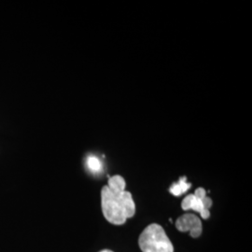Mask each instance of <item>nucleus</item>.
I'll return each instance as SVG.
<instances>
[{"label": "nucleus", "instance_id": "nucleus-8", "mask_svg": "<svg viewBox=\"0 0 252 252\" xmlns=\"http://www.w3.org/2000/svg\"><path fill=\"white\" fill-rule=\"evenodd\" d=\"M194 195L199 199L205 198L207 195H206V190L203 188H198V189L195 190L194 192Z\"/></svg>", "mask_w": 252, "mask_h": 252}, {"label": "nucleus", "instance_id": "nucleus-7", "mask_svg": "<svg viewBox=\"0 0 252 252\" xmlns=\"http://www.w3.org/2000/svg\"><path fill=\"white\" fill-rule=\"evenodd\" d=\"M87 163H88V167L93 172H99L101 170V168H102L101 162L96 157H94V156L89 157Z\"/></svg>", "mask_w": 252, "mask_h": 252}, {"label": "nucleus", "instance_id": "nucleus-2", "mask_svg": "<svg viewBox=\"0 0 252 252\" xmlns=\"http://www.w3.org/2000/svg\"><path fill=\"white\" fill-rule=\"evenodd\" d=\"M142 252H174V247L162 227L157 223L148 226L138 239Z\"/></svg>", "mask_w": 252, "mask_h": 252}, {"label": "nucleus", "instance_id": "nucleus-9", "mask_svg": "<svg viewBox=\"0 0 252 252\" xmlns=\"http://www.w3.org/2000/svg\"><path fill=\"white\" fill-rule=\"evenodd\" d=\"M111 252V251H109V250H103V251H101V252Z\"/></svg>", "mask_w": 252, "mask_h": 252}, {"label": "nucleus", "instance_id": "nucleus-6", "mask_svg": "<svg viewBox=\"0 0 252 252\" xmlns=\"http://www.w3.org/2000/svg\"><path fill=\"white\" fill-rule=\"evenodd\" d=\"M189 188H190V184L186 182V178L183 177V178H180L179 182L174 183L172 185L169 191L175 196H180L181 194L186 192Z\"/></svg>", "mask_w": 252, "mask_h": 252}, {"label": "nucleus", "instance_id": "nucleus-1", "mask_svg": "<svg viewBox=\"0 0 252 252\" xmlns=\"http://www.w3.org/2000/svg\"><path fill=\"white\" fill-rule=\"evenodd\" d=\"M101 207L105 219L114 225L124 224L135 213V202L129 191L114 193L107 186L101 190Z\"/></svg>", "mask_w": 252, "mask_h": 252}, {"label": "nucleus", "instance_id": "nucleus-4", "mask_svg": "<svg viewBox=\"0 0 252 252\" xmlns=\"http://www.w3.org/2000/svg\"><path fill=\"white\" fill-rule=\"evenodd\" d=\"M203 199L197 198L194 194H189L188 196L183 199L181 203V207L183 210H194L200 213L204 220H207L210 217V212L204 206Z\"/></svg>", "mask_w": 252, "mask_h": 252}, {"label": "nucleus", "instance_id": "nucleus-3", "mask_svg": "<svg viewBox=\"0 0 252 252\" xmlns=\"http://www.w3.org/2000/svg\"><path fill=\"white\" fill-rule=\"evenodd\" d=\"M176 227L180 232H189L190 236L193 238L199 237L203 232L200 219L196 215L190 213L180 217L176 221Z\"/></svg>", "mask_w": 252, "mask_h": 252}, {"label": "nucleus", "instance_id": "nucleus-5", "mask_svg": "<svg viewBox=\"0 0 252 252\" xmlns=\"http://www.w3.org/2000/svg\"><path fill=\"white\" fill-rule=\"evenodd\" d=\"M108 189L114 193H120L126 190V180L121 176H113L109 178L108 185Z\"/></svg>", "mask_w": 252, "mask_h": 252}]
</instances>
